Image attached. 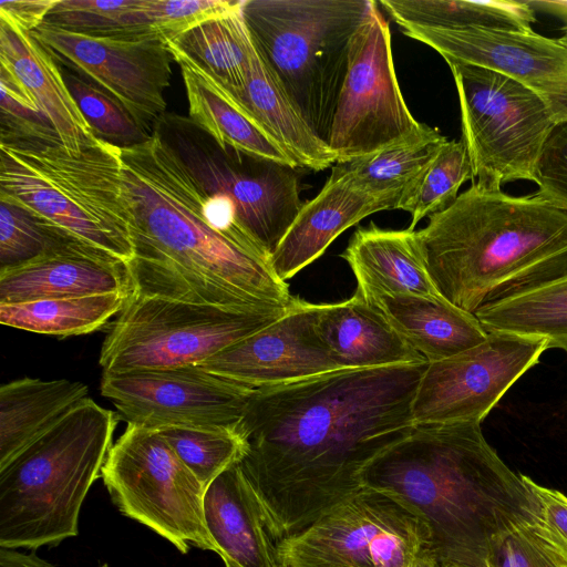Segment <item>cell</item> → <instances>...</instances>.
Returning a JSON list of instances; mask_svg holds the SVG:
<instances>
[{"mask_svg":"<svg viewBox=\"0 0 567 567\" xmlns=\"http://www.w3.org/2000/svg\"><path fill=\"white\" fill-rule=\"evenodd\" d=\"M373 0H245L243 14L268 71L327 144L351 41Z\"/></svg>","mask_w":567,"mask_h":567,"instance_id":"obj_7","label":"cell"},{"mask_svg":"<svg viewBox=\"0 0 567 567\" xmlns=\"http://www.w3.org/2000/svg\"><path fill=\"white\" fill-rule=\"evenodd\" d=\"M58 0H1L0 21L30 33L45 20Z\"/></svg>","mask_w":567,"mask_h":567,"instance_id":"obj_43","label":"cell"},{"mask_svg":"<svg viewBox=\"0 0 567 567\" xmlns=\"http://www.w3.org/2000/svg\"><path fill=\"white\" fill-rule=\"evenodd\" d=\"M153 131L209 192L228 197L248 236L270 262L303 206L298 167L220 147L189 117L165 113Z\"/></svg>","mask_w":567,"mask_h":567,"instance_id":"obj_12","label":"cell"},{"mask_svg":"<svg viewBox=\"0 0 567 567\" xmlns=\"http://www.w3.org/2000/svg\"><path fill=\"white\" fill-rule=\"evenodd\" d=\"M401 93L389 22L375 2L354 33L328 145L337 163L373 154L417 131Z\"/></svg>","mask_w":567,"mask_h":567,"instance_id":"obj_13","label":"cell"},{"mask_svg":"<svg viewBox=\"0 0 567 567\" xmlns=\"http://www.w3.org/2000/svg\"><path fill=\"white\" fill-rule=\"evenodd\" d=\"M546 350L544 339L489 332L483 343L429 363L412 403L414 424H481Z\"/></svg>","mask_w":567,"mask_h":567,"instance_id":"obj_14","label":"cell"},{"mask_svg":"<svg viewBox=\"0 0 567 567\" xmlns=\"http://www.w3.org/2000/svg\"><path fill=\"white\" fill-rule=\"evenodd\" d=\"M64 82L95 136L116 147L128 148L147 141L143 128L127 111L101 89L72 71H62Z\"/></svg>","mask_w":567,"mask_h":567,"instance_id":"obj_37","label":"cell"},{"mask_svg":"<svg viewBox=\"0 0 567 567\" xmlns=\"http://www.w3.org/2000/svg\"><path fill=\"white\" fill-rule=\"evenodd\" d=\"M100 567H109V565H107V564H103V565H102V566H100Z\"/></svg>","mask_w":567,"mask_h":567,"instance_id":"obj_46","label":"cell"},{"mask_svg":"<svg viewBox=\"0 0 567 567\" xmlns=\"http://www.w3.org/2000/svg\"><path fill=\"white\" fill-rule=\"evenodd\" d=\"M0 68L23 86L70 152L79 153L99 138L71 95L62 69L31 33L0 21Z\"/></svg>","mask_w":567,"mask_h":567,"instance_id":"obj_22","label":"cell"},{"mask_svg":"<svg viewBox=\"0 0 567 567\" xmlns=\"http://www.w3.org/2000/svg\"><path fill=\"white\" fill-rule=\"evenodd\" d=\"M156 430L205 487L240 463L247 450L238 424L171 425Z\"/></svg>","mask_w":567,"mask_h":567,"instance_id":"obj_34","label":"cell"},{"mask_svg":"<svg viewBox=\"0 0 567 567\" xmlns=\"http://www.w3.org/2000/svg\"><path fill=\"white\" fill-rule=\"evenodd\" d=\"M319 303L295 298L272 323L197 364L252 389L303 381L342 370L318 327Z\"/></svg>","mask_w":567,"mask_h":567,"instance_id":"obj_18","label":"cell"},{"mask_svg":"<svg viewBox=\"0 0 567 567\" xmlns=\"http://www.w3.org/2000/svg\"><path fill=\"white\" fill-rule=\"evenodd\" d=\"M243 7L244 3L233 12L204 21L166 44L244 103L254 44Z\"/></svg>","mask_w":567,"mask_h":567,"instance_id":"obj_29","label":"cell"},{"mask_svg":"<svg viewBox=\"0 0 567 567\" xmlns=\"http://www.w3.org/2000/svg\"><path fill=\"white\" fill-rule=\"evenodd\" d=\"M204 518L225 567H284L282 538L240 463L206 487Z\"/></svg>","mask_w":567,"mask_h":567,"instance_id":"obj_21","label":"cell"},{"mask_svg":"<svg viewBox=\"0 0 567 567\" xmlns=\"http://www.w3.org/2000/svg\"><path fill=\"white\" fill-rule=\"evenodd\" d=\"M427 526L437 567H492L503 539L540 517L539 504L483 435L480 423L415 425L363 474Z\"/></svg>","mask_w":567,"mask_h":567,"instance_id":"obj_3","label":"cell"},{"mask_svg":"<svg viewBox=\"0 0 567 567\" xmlns=\"http://www.w3.org/2000/svg\"><path fill=\"white\" fill-rule=\"evenodd\" d=\"M279 556L284 567H437L417 512L368 486L282 538Z\"/></svg>","mask_w":567,"mask_h":567,"instance_id":"obj_10","label":"cell"},{"mask_svg":"<svg viewBox=\"0 0 567 567\" xmlns=\"http://www.w3.org/2000/svg\"><path fill=\"white\" fill-rule=\"evenodd\" d=\"M427 364L342 369L255 390L238 423L240 465L281 538L363 488L372 462L412 432Z\"/></svg>","mask_w":567,"mask_h":567,"instance_id":"obj_1","label":"cell"},{"mask_svg":"<svg viewBox=\"0 0 567 567\" xmlns=\"http://www.w3.org/2000/svg\"><path fill=\"white\" fill-rule=\"evenodd\" d=\"M134 293L245 311L291 306L289 285L255 252L233 202L209 193L153 131L123 148Z\"/></svg>","mask_w":567,"mask_h":567,"instance_id":"obj_2","label":"cell"},{"mask_svg":"<svg viewBox=\"0 0 567 567\" xmlns=\"http://www.w3.org/2000/svg\"><path fill=\"white\" fill-rule=\"evenodd\" d=\"M256 389L208 373L197 365L103 374L101 393L127 423L237 425Z\"/></svg>","mask_w":567,"mask_h":567,"instance_id":"obj_16","label":"cell"},{"mask_svg":"<svg viewBox=\"0 0 567 567\" xmlns=\"http://www.w3.org/2000/svg\"><path fill=\"white\" fill-rule=\"evenodd\" d=\"M467 179L474 182L465 143L447 141L416 184L402 195L399 209L411 214L409 229L414 230L421 219L452 205Z\"/></svg>","mask_w":567,"mask_h":567,"instance_id":"obj_35","label":"cell"},{"mask_svg":"<svg viewBox=\"0 0 567 567\" xmlns=\"http://www.w3.org/2000/svg\"><path fill=\"white\" fill-rule=\"evenodd\" d=\"M117 416L90 396L0 468V547L38 549L79 533Z\"/></svg>","mask_w":567,"mask_h":567,"instance_id":"obj_6","label":"cell"},{"mask_svg":"<svg viewBox=\"0 0 567 567\" xmlns=\"http://www.w3.org/2000/svg\"><path fill=\"white\" fill-rule=\"evenodd\" d=\"M141 0H58L42 24L92 37H120Z\"/></svg>","mask_w":567,"mask_h":567,"instance_id":"obj_39","label":"cell"},{"mask_svg":"<svg viewBox=\"0 0 567 567\" xmlns=\"http://www.w3.org/2000/svg\"><path fill=\"white\" fill-rule=\"evenodd\" d=\"M132 295L113 292L0 305V322L48 336L86 334L106 327Z\"/></svg>","mask_w":567,"mask_h":567,"instance_id":"obj_33","label":"cell"},{"mask_svg":"<svg viewBox=\"0 0 567 567\" xmlns=\"http://www.w3.org/2000/svg\"><path fill=\"white\" fill-rule=\"evenodd\" d=\"M113 292L134 293L128 265L78 239L0 268V305Z\"/></svg>","mask_w":567,"mask_h":567,"instance_id":"obj_19","label":"cell"},{"mask_svg":"<svg viewBox=\"0 0 567 567\" xmlns=\"http://www.w3.org/2000/svg\"><path fill=\"white\" fill-rule=\"evenodd\" d=\"M341 257L355 277V291L362 296H440L427 274L415 230L383 229L374 224L360 227Z\"/></svg>","mask_w":567,"mask_h":567,"instance_id":"obj_25","label":"cell"},{"mask_svg":"<svg viewBox=\"0 0 567 567\" xmlns=\"http://www.w3.org/2000/svg\"><path fill=\"white\" fill-rule=\"evenodd\" d=\"M486 332L544 339L567 353V271L482 306L474 313Z\"/></svg>","mask_w":567,"mask_h":567,"instance_id":"obj_30","label":"cell"},{"mask_svg":"<svg viewBox=\"0 0 567 567\" xmlns=\"http://www.w3.org/2000/svg\"><path fill=\"white\" fill-rule=\"evenodd\" d=\"M31 35L53 59L91 82L146 131L165 114L172 61L158 38L92 37L41 24Z\"/></svg>","mask_w":567,"mask_h":567,"instance_id":"obj_15","label":"cell"},{"mask_svg":"<svg viewBox=\"0 0 567 567\" xmlns=\"http://www.w3.org/2000/svg\"><path fill=\"white\" fill-rule=\"evenodd\" d=\"M0 567H55L34 553L0 547Z\"/></svg>","mask_w":567,"mask_h":567,"instance_id":"obj_44","label":"cell"},{"mask_svg":"<svg viewBox=\"0 0 567 567\" xmlns=\"http://www.w3.org/2000/svg\"><path fill=\"white\" fill-rule=\"evenodd\" d=\"M87 396V385L68 379L42 380L25 377L2 384L0 468Z\"/></svg>","mask_w":567,"mask_h":567,"instance_id":"obj_27","label":"cell"},{"mask_svg":"<svg viewBox=\"0 0 567 567\" xmlns=\"http://www.w3.org/2000/svg\"><path fill=\"white\" fill-rule=\"evenodd\" d=\"M401 198L379 196L355 187L334 164L321 190L305 203L270 258L281 280L290 279L318 259L349 227L381 210L399 209Z\"/></svg>","mask_w":567,"mask_h":567,"instance_id":"obj_20","label":"cell"},{"mask_svg":"<svg viewBox=\"0 0 567 567\" xmlns=\"http://www.w3.org/2000/svg\"><path fill=\"white\" fill-rule=\"evenodd\" d=\"M399 25L443 30L532 31L535 10L527 1L381 0Z\"/></svg>","mask_w":567,"mask_h":567,"instance_id":"obj_31","label":"cell"},{"mask_svg":"<svg viewBox=\"0 0 567 567\" xmlns=\"http://www.w3.org/2000/svg\"><path fill=\"white\" fill-rule=\"evenodd\" d=\"M318 327L343 369L427 362L357 291L348 300L320 303Z\"/></svg>","mask_w":567,"mask_h":567,"instance_id":"obj_26","label":"cell"},{"mask_svg":"<svg viewBox=\"0 0 567 567\" xmlns=\"http://www.w3.org/2000/svg\"><path fill=\"white\" fill-rule=\"evenodd\" d=\"M527 2L534 10H542L555 14L563 20V35L558 39L567 47V0H529Z\"/></svg>","mask_w":567,"mask_h":567,"instance_id":"obj_45","label":"cell"},{"mask_svg":"<svg viewBox=\"0 0 567 567\" xmlns=\"http://www.w3.org/2000/svg\"><path fill=\"white\" fill-rule=\"evenodd\" d=\"M447 64L475 183L489 189L514 181L535 183L544 147L558 125L548 105L533 90L498 72Z\"/></svg>","mask_w":567,"mask_h":567,"instance_id":"obj_9","label":"cell"},{"mask_svg":"<svg viewBox=\"0 0 567 567\" xmlns=\"http://www.w3.org/2000/svg\"><path fill=\"white\" fill-rule=\"evenodd\" d=\"M71 239L75 238L0 198V268L29 261Z\"/></svg>","mask_w":567,"mask_h":567,"instance_id":"obj_38","label":"cell"},{"mask_svg":"<svg viewBox=\"0 0 567 567\" xmlns=\"http://www.w3.org/2000/svg\"><path fill=\"white\" fill-rule=\"evenodd\" d=\"M0 198L127 265L134 258L122 150L103 140L70 152L51 124L0 137Z\"/></svg>","mask_w":567,"mask_h":567,"instance_id":"obj_5","label":"cell"},{"mask_svg":"<svg viewBox=\"0 0 567 567\" xmlns=\"http://www.w3.org/2000/svg\"><path fill=\"white\" fill-rule=\"evenodd\" d=\"M522 478L536 497L543 520L567 547V496L555 488L537 484L524 474Z\"/></svg>","mask_w":567,"mask_h":567,"instance_id":"obj_42","label":"cell"},{"mask_svg":"<svg viewBox=\"0 0 567 567\" xmlns=\"http://www.w3.org/2000/svg\"><path fill=\"white\" fill-rule=\"evenodd\" d=\"M402 32L462 63L506 75L537 93L558 124L567 123V47L532 31L443 30L400 25Z\"/></svg>","mask_w":567,"mask_h":567,"instance_id":"obj_17","label":"cell"},{"mask_svg":"<svg viewBox=\"0 0 567 567\" xmlns=\"http://www.w3.org/2000/svg\"><path fill=\"white\" fill-rule=\"evenodd\" d=\"M362 297L429 363L470 350L488 337L474 313L452 305L441 296L381 293Z\"/></svg>","mask_w":567,"mask_h":567,"instance_id":"obj_24","label":"cell"},{"mask_svg":"<svg viewBox=\"0 0 567 567\" xmlns=\"http://www.w3.org/2000/svg\"><path fill=\"white\" fill-rule=\"evenodd\" d=\"M244 0H141L125 16L123 38H158L165 42L209 19L240 8Z\"/></svg>","mask_w":567,"mask_h":567,"instance_id":"obj_36","label":"cell"},{"mask_svg":"<svg viewBox=\"0 0 567 567\" xmlns=\"http://www.w3.org/2000/svg\"><path fill=\"white\" fill-rule=\"evenodd\" d=\"M537 194L567 212V123L548 138L536 172Z\"/></svg>","mask_w":567,"mask_h":567,"instance_id":"obj_41","label":"cell"},{"mask_svg":"<svg viewBox=\"0 0 567 567\" xmlns=\"http://www.w3.org/2000/svg\"><path fill=\"white\" fill-rule=\"evenodd\" d=\"M446 142L437 128L423 123L417 131L373 154L336 164L359 189L402 199Z\"/></svg>","mask_w":567,"mask_h":567,"instance_id":"obj_32","label":"cell"},{"mask_svg":"<svg viewBox=\"0 0 567 567\" xmlns=\"http://www.w3.org/2000/svg\"><path fill=\"white\" fill-rule=\"evenodd\" d=\"M244 104L300 168L323 171L337 163L336 154L290 103L255 45L250 53Z\"/></svg>","mask_w":567,"mask_h":567,"instance_id":"obj_28","label":"cell"},{"mask_svg":"<svg viewBox=\"0 0 567 567\" xmlns=\"http://www.w3.org/2000/svg\"><path fill=\"white\" fill-rule=\"evenodd\" d=\"M288 308L245 311L133 293L103 341L99 363L103 374L197 365Z\"/></svg>","mask_w":567,"mask_h":567,"instance_id":"obj_8","label":"cell"},{"mask_svg":"<svg viewBox=\"0 0 567 567\" xmlns=\"http://www.w3.org/2000/svg\"><path fill=\"white\" fill-rule=\"evenodd\" d=\"M101 477L117 509L187 554L216 553L204 518L206 487L156 429L127 423Z\"/></svg>","mask_w":567,"mask_h":567,"instance_id":"obj_11","label":"cell"},{"mask_svg":"<svg viewBox=\"0 0 567 567\" xmlns=\"http://www.w3.org/2000/svg\"><path fill=\"white\" fill-rule=\"evenodd\" d=\"M416 233L440 296L471 313L567 271V212L537 193L473 182Z\"/></svg>","mask_w":567,"mask_h":567,"instance_id":"obj_4","label":"cell"},{"mask_svg":"<svg viewBox=\"0 0 567 567\" xmlns=\"http://www.w3.org/2000/svg\"><path fill=\"white\" fill-rule=\"evenodd\" d=\"M171 53L181 66L188 117L220 147L300 168L243 102L192 61Z\"/></svg>","mask_w":567,"mask_h":567,"instance_id":"obj_23","label":"cell"},{"mask_svg":"<svg viewBox=\"0 0 567 567\" xmlns=\"http://www.w3.org/2000/svg\"><path fill=\"white\" fill-rule=\"evenodd\" d=\"M492 567H567V547L540 516L517 526L503 539Z\"/></svg>","mask_w":567,"mask_h":567,"instance_id":"obj_40","label":"cell"}]
</instances>
